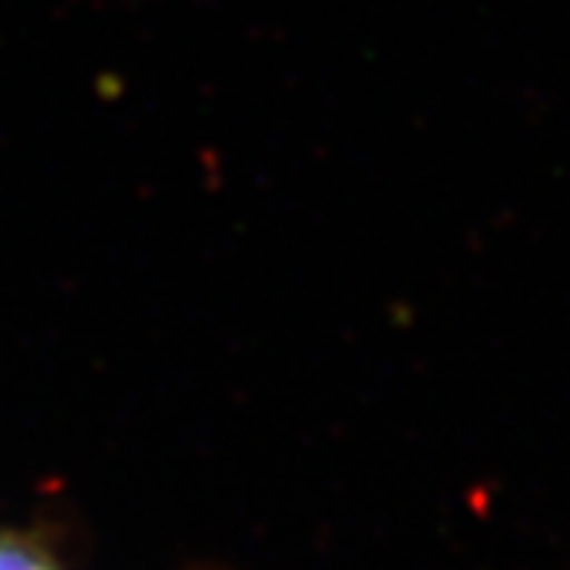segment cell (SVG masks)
Masks as SVG:
<instances>
[{
    "mask_svg": "<svg viewBox=\"0 0 570 570\" xmlns=\"http://www.w3.org/2000/svg\"><path fill=\"white\" fill-rule=\"evenodd\" d=\"M0 570H55L41 554L13 539H0Z\"/></svg>",
    "mask_w": 570,
    "mask_h": 570,
    "instance_id": "cell-1",
    "label": "cell"
}]
</instances>
